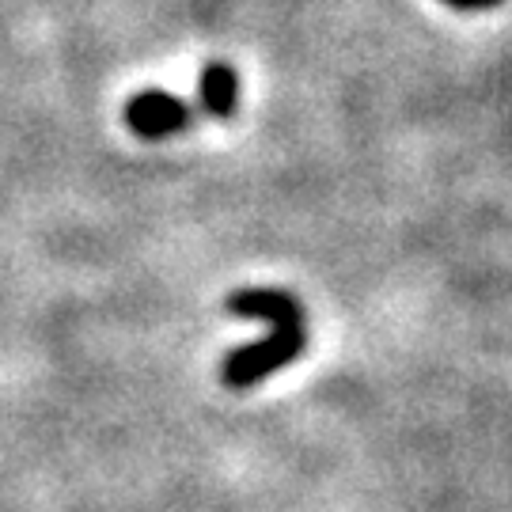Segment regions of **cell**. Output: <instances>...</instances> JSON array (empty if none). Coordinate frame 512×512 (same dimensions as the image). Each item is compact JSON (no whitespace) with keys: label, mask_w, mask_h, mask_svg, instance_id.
Instances as JSON below:
<instances>
[{"label":"cell","mask_w":512,"mask_h":512,"mask_svg":"<svg viewBox=\"0 0 512 512\" xmlns=\"http://www.w3.org/2000/svg\"><path fill=\"white\" fill-rule=\"evenodd\" d=\"M448 8H456V12H486V8H497V4H505V0H444Z\"/></svg>","instance_id":"cell-4"},{"label":"cell","mask_w":512,"mask_h":512,"mask_svg":"<svg viewBox=\"0 0 512 512\" xmlns=\"http://www.w3.org/2000/svg\"><path fill=\"white\" fill-rule=\"evenodd\" d=\"M194 103L202 107L205 118H232L239 107V73L228 61H209L198 76Z\"/></svg>","instance_id":"cell-3"},{"label":"cell","mask_w":512,"mask_h":512,"mask_svg":"<svg viewBox=\"0 0 512 512\" xmlns=\"http://www.w3.org/2000/svg\"><path fill=\"white\" fill-rule=\"evenodd\" d=\"M224 308L232 315H247V319H266L270 334L258 338L251 346L232 349L220 365V380L232 391H247V387L262 384L266 376H274L277 368L293 365L296 357L308 346V327H304V308L293 293L281 289H243L224 300Z\"/></svg>","instance_id":"cell-1"},{"label":"cell","mask_w":512,"mask_h":512,"mask_svg":"<svg viewBox=\"0 0 512 512\" xmlns=\"http://www.w3.org/2000/svg\"><path fill=\"white\" fill-rule=\"evenodd\" d=\"M198 118H202V107L194 99L160 92V88L137 92L126 103V126L141 141H167V137L190 129Z\"/></svg>","instance_id":"cell-2"}]
</instances>
